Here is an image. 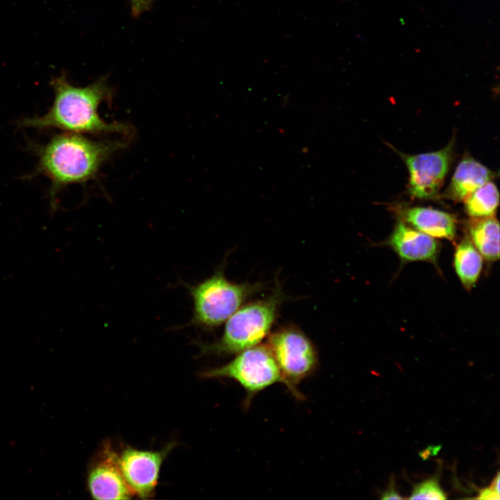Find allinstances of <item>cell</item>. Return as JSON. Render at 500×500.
I'll return each instance as SVG.
<instances>
[{
  "mask_svg": "<svg viewBox=\"0 0 500 500\" xmlns=\"http://www.w3.org/2000/svg\"><path fill=\"white\" fill-rule=\"evenodd\" d=\"M267 347L279 368L283 384L294 397L303 396L297 385L317 369L318 354L311 340L299 328H281L268 337Z\"/></svg>",
  "mask_w": 500,
  "mask_h": 500,
  "instance_id": "5",
  "label": "cell"
},
{
  "mask_svg": "<svg viewBox=\"0 0 500 500\" xmlns=\"http://www.w3.org/2000/svg\"><path fill=\"white\" fill-rule=\"evenodd\" d=\"M90 494L95 499H130L134 496L118 460V453L105 444L91 466L88 478Z\"/></svg>",
  "mask_w": 500,
  "mask_h": 500,
  "instance_id": "9",
  "label": "cell"
},
{
  "mask_svg": "<svg viewBox=\"0 0 500 500\" xmlns=\"http://www.w3.org/2000/svg\"><path fill=\"white\" fill-rule=\"evenodd\" d=\"M456 273L469 290L476 284L483 268V257L467 236L456 246L453 259Z\"/></svg>",
  "mask_w": 500,
  "mask_h": 500,
  "instance_id": "14",
  "label": "cell"
},
{
  "mask_svg": "<svg viewBox=\"0 0 500 500\" xmlns=\"http://www.w3.org/2000/svg\"><path fill=\"white\" fill-rule=\"evenodd\" d=\"M153 0H130L131 12L134 17L150 9Z\"/></svg>",
  "mask_w": 500,
  "mask_h": 500,
  "instance_id": "17",
  "label": "cell"
},
{
  "mask_svg": "<svg viewBox=\"0 0 500 500\" xmlns=\"http://www.w3.org/2000/svg\"><path fill=\"white\" fill-rule=\"evenodd\" d=\"M499 201L498 189L490 181L473 192L464 201L468 215L480 218L494 216Z\"/></svg>",
  "mask_w": 500,
  "mask_h": 500,
  "instance_id": "15",
  "label": "cell"
},
{
  "mask_svg": "<svg viewBox=\"0 0 500 500\" xmlns=\"http://www.w3.org/2000/svg\"><path fill=\"white\" fill-rule=\"evenodd\" d=\"M126 145L122 140L94 141L79 133L67 132L54 135L38 147L35 174L50 180L52 206L62 188L94 178L105 161Z\"/></svg>",
  "mask_w": 500,
  "mask_h": 500,
  "instance_id": "2",
  "label": "cell"
},
{
  "mask_svg": "<svg viewBox=\"0 0 500 500\" xmlns=\"http://www.w3.org/2000/svg\"><path fill=\"white\" fill-rule=\"evenodd\" d=\"M201 376L226 378L238 382L247 394L245 406L263 390L277 383L283 384L279 368L267 345L258 344L244 350L227 364L203 372Z\"/></svg>",
  "mask_w": 500,
  "mask_h": 500,
  "instance_id": "6",
  "label": "cell"
},
{
  "mask_svg": "<svg viewBox=\"0 0 500 500\" xmlns=\"http://www.w3.org/2000/svg\"><path fill=\"white\" fill-rule=\"evenodd\" d=\"M388 243L403 262H437L439 253L437 240L410 227L403 220L397 223Z\"/></svg>",
  "mask_w": 500,
  "mask_h": 500,
  "instance_id": "10",
  "label": "cell"
},
{
  "mask_svg": "<svg viewBox=\"0 0 500 500\" xmlns=\"http://www.w3.org/2000/svg\"><path fill=\"white\" fill-rule=\"evenodd\" d=\"M467 237L488 261L499 258V224L494 216L472 218L467 225Z\"/></svg>",
  "mask_w": 500,
  "mask_h": 500,
  "instance_id": "13",
  "label": "cell"
},
{
  "mask_svg": "<svg viewBox=\"0 0 500 500\" xmlns=\"http://www.w3.org/2000/svg\"><path fill=\"white\" fill-rule=\"evenodd\" d=\"M402 220L433 238L453 240L456 221L450 213L424 207H408L401 210Z\"/></svg>",
  "mask_w": 500,
  "mask_h": 500,
  "instance_id": "11",
  "label": "cell"
},
{
  "mask_svg": "<svg viewBox=\"0 0 500 500\" xmlns=\"http://www.w3.org/2000/svg\"><path fill=\"white\" fill-rule=\"evenodd\" d=\"M476 499L498 500L500 499L499 492L490 486L480 490L479 495Z\"/></svg>",
  "mask_w": 500,
  "mask_h": 500,
  "instance_id": "18",
  "label": "cell"
},
{
  "mask_svg": "<svg viewBox=\"0 0 500 500\" xmlns=\"http://www.w3.org/2000/svg\"><path fill=\"white\" fill-rule=\"evenodd\" d=\"M493 176V172L485 166L470 156H465L458 165L444 195L453 201H465Z\"/></svg>",
  "mask_w": 500,
  "mask_h": 500,
  "instance_id": "12",
  "label": "cell"
},
{
  "mask_svg": "<svg viewBox=\"0 0 500 500\" xmlns=\"http://www.w3.org/2000/svg\"><path fill=\"white\" fill-rule=\"evenodd\" d=\"M54 92L53 102L48 112L40 117H26L17 122L21 127L38 129H59L68 133L104 135L119 133L129 135L128 125L103 120L99 113V105L110 101L112 90L106 77L85 87L71 84L65 74L51 81Z\"/></svg>",
  "mask_w": 500,
  "mask_h": 500,
  "instance_id": "1",
  "label": "cell"
},
{
  "mask_svg": "<svg viewBox=\"0 0 500 500\" xmlns=\"http://www.w3.org/2000/svg\"><path fill=\"white\" fill-rule=\"evenodd\" d=\"M174 445L171 442L156 451L126 447L118 454L122 472L134 495L144 499L154 495L161 465Z\"/></svg>",
  "mask_w": 500,
  "mask_h": 500,
  "instance_id": "8",
  "label": "cell"
},
{
  "mask_svg": "<svg viewBox=\"0 0 500 500\" xmlns=\"http://www.w3.org/2000/svg\"><path fill=\"white\" fill-rule=\"evenodd\" d=\"M446 494L440 486L438 477H432L416 485L410 499H444Z\"/></svg>",
  "mask_w": 500,
  "mask_h": 500,
  "instance_id": "16",
  "label": "cell"
},
{
  "mask_svg": "<svg viewBox=\"0 0 500 500\" xmlns=\"http://www.w3.org/2000/svg\"><path fill=\"white\" fill-rule=\"evenodd\" d=\"M283 294L279 288L269 297L241 306L226 321L222 336L215 342L194 341L201 355L237 354L258 345L269 333Z\"/></svg>",
  "mask_w": 500,
  "mask_h": 500,
  "instance_id": "3",
  "label": "cell"
},
{
  "mask_svg": "<svg viewBox=\"0 0 500 500\" xmlns=\"http://www.w3.org/2000/svg\"><path fill=\"white\" fill-rule=\"evenodd\" d=\"M193 301V315L183 326L214 329L225 323L253 294L258 284L230 281L220 267L211 276L195 285H185Z\"/></svg>",
  "mask_w": 500,
  "mask_h": 500,
  "instance_id": "4",
  "label": "cell"
},
{
  "mask_svg": "<svg viewBox=\"0 0 500 500\" xmlns=\"http://www.w3.org/2000/svg\"><path fill=\"white\" fill-rule=\"evenodd\" d=\"M491 488L494 489L496 491L499 492V474L497 473V476L494 478L490 485Z\"/></svg>",
  "mask_w": 500,
  "mask_h": 500,
  "instance_id": "20",
  "label": "cell"
},
{
  "mask_svg": "<svg viewBox=\"0 0 500 500\" xmlns=\"http://www.w3.org/2000/svg\"><path fill=\"white\" fill-rule=\"evenodd\" d=\"M383 499H403L400 496V494L397 492L395 490V488L394 487V483L391 482L389 488L386 491H385L381 497Z\"/></svg>",
  "mask_w": 500,
  "mask_h": 500,
  "instance_id": "19",
  "label": "cell"
},
{
  "mask_svg": "<svg viewBox=\"0 0 500 500\" xmlns=\"http://www.w3.org/2000/svg\"><path fill=\"white\" fill-rule=\"evenodd\" d=\"M453 142L430 153L407 155L399 153L409 172L408 191L418 199L435 197L443 185L452 157Z\"/></svg>",
  "mask_w": 500,
  "mask_h": 500,
  "instance_id": "7",
  "label": "cell"
}]
</instances>
